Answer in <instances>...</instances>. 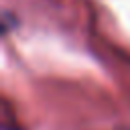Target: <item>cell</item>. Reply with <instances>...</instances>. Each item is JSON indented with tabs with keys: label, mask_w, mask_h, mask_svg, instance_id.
I'll return each instance as SVG.
<instances>
[]
</instances>
